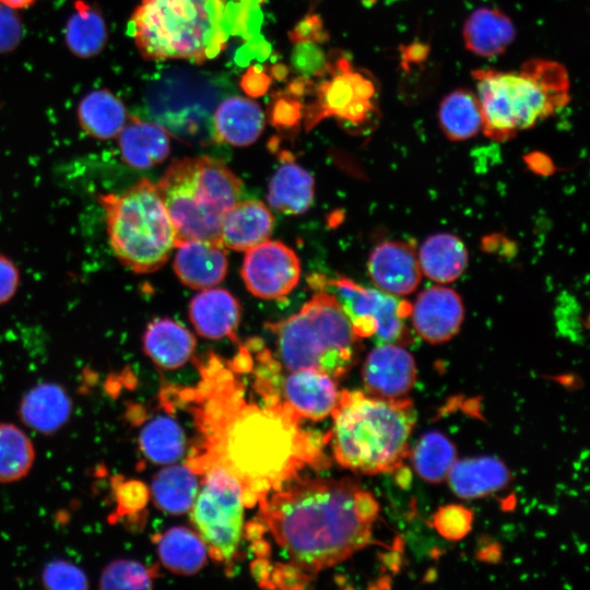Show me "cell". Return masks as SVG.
I'll return each instance as SVG.
<instances>
[{
    "label": "cell",
    "instance_id": "1",
    "mask_svg": "<svg viewBox=\"0 0 590 590\" xmlns=\"http://www.w3.org/2000/svg\"><path fill=\"white\" fill-rule=\"evenodd\" d=\"M197 366V386L162 392L166 408L180 405L193 420L198 437L186 465L197 475L224 469L252 507L306 467L328 465L324 438L303 429L302 417L282 400H248L235 369L213 353Z\"/></svg>",
    "mask_w": 590,
    "mask_h": 590
},
{
    "label": "cell",
    "instance_id": "2",
    "mask_svg": "<svg viewBox=\"0 0 590 590\" xmlns=\"http://www.w3.org/2000/svg\"><path fill=\"white\" fill-rule=\"evenodd\" d=\"M259 517L293 567H332L371 541L379 506L350 479L295 476L259 503Z\"/></svg>",
    "mask_w": 590,
    "mask_h": 590
},
{
    "label": "cell",
    "instance_id": "3",
    "mask_svg": "<svg viewBox=\"0 0 590 590\" xmlns=\"http://www.w3.org/2000/svg\"><path fill=\"white\" fill-rule=\"evenodd\" d=\"M331 415L324 439L338 464L362 474L391 472L402 464L416 422L411 400L342 390Z\"/></svg>",
    "mask_w": 590,
    "mask_h": 590
},
{
    "label": "cell",
    "instance_id": "4",
    "mask_svg": "<svg viewBox=\"0 0 590 590\" xmlns=\"http://www.w3.org/2000/svg\"><path fill=\"white\" fill-rule=\"evenodd\" d=\"M480 102L484 134L506 141L534 127L569 99V78L556 61L534 58L518 71L479 69L472 72Z\"/></svg>",
    "mask_w": 590,
    "mask_h": 590
},
{
    "label": "cell",
    "instance_id": "5",
    "mask_svg": "<svg viewBox=\"0 0 590 590\" xmlns=\"http://www.w3.org/2000/svg\"><path fill=\"white\" fill-rule=\"evenodd\" d=\"M176 233V246L189 240L221 244L225 213L241 196V181L217 158L175 160L155 184Z\"/></svg>",
    "mask_w": 590,
    "mask_h": 590
},
{
    "label": "cell",
    "instance_id": "6",
    "mask_svg": "<svg viewBox=\"0 0 590 590\" xmlns=\"http://www.w3.org/2000/svg\"><path fill=\"white\" fill-rule=\"evenodd\" d=\"M214 1L141 0L128 25L140 55L146 60L197 63L216 56L226 37L219 24L221 4Z\"/></svg>",
    "mask_w": 590,
    "mask_h": 590
},
{
    "label": "cell",
    "instance_id": "7",
    "mask_svg": "<svg viewBox=\"0 0 590 590\" xmlns=\"http://www.w3.org/2000/svg\"><path fill=\"white\" fill-rule=\"evenodd\" d=\"M268 327L287 370L311 369L337 379L356 362L359 338L328 292L317 291L297 314Z\"/></svg>",
    "mask_w": 590,
    "mask_h": 590
},
{
    "label": "cell",
    "instance_id": "8",
    "mask_svg": "<svg viewBox=\"0 0 590 590\" xmlns=\"http://www.w3.org/2000/svg\"><path fill=\"white\" fill-rule=\"evenodd\" d=\"M109 245L134 273H151L176 248V233L156 185L142 178L120 193H101Z\"/></svg>",
    "mask_w": 590,
    "mask_h": 590
},
{
    "label": "cell",
    "instance_id": "9",
    "mask_svg": "<svg viewBox=\"0 0 590 590\" xmlns=\"http://www.w3.org/2000/svg\"><path fill=\"white\" fill-rule=\"evenodd\" d=\"M222 75L191 69H172L154 81L145 95L152 121L188 144L213 141L212 119L229 94Z\"/></svg>",
    "mask_w": 590,
    "mask_h": 590
},
{
    "label": "cell",
    "instance_id": "10",
    "mask_svg": "<svg viewBox=\"0 0 590 590\" xmlns=\"http://www.w3.org/2000/svg\"><path fill=\"white\" fill-rule=\"evenodd\" d=\"M202 475L201 488L191 507V519L210 556L232 570L243 533L241 487L221 468L209 469Z\"/></svg>",
    "mask_w": 590,
    "mask_h": 590
},
{
    "label": "cell",
    "instance_id": "11",
    "mask_svg": "<svg viewBox=\"0 0 590 590\" xmlns=\"http://www.w3.org/2000/svg\"><path fill=\"white\" fill-rule=\"evenodd\" d=\"M309 285L333 295L358 338L374 337L378 344L408 345L413 337L404 323L411 305L378 288H368L346 279L311 275Z\"/></svg>",
    "mask_w": 590,
    "mask_h": 590
},
{
    "label": "cell",
    "instance_id": "12",
    "mask_svg": "<svg viewBox=\"0 0 590 590\" xmlns=\"http://www.w3.org/2000/svg\"><path fill=\"white\" fill-rule=\"evenodd\" d=\"M319 76L315 97L304 114L307 131L330 117L351 126H361L371 118L377 109V91L370 74L353 68L346 57L338 56L327 60Z\"/></svg>",
    "mask_w": 590,
    "mask_h": 590
},
{
    "label": "cell",
    "instance_id": "13",
    "mask_svg": "<svg viewBox=\"0 0 590 590\" xmlns=\"http://www.w3.org/2000/svg\"><path fill=\"white\" fill-rule=\"evenodd\" d=\"M240 272L252 295L262 299H280L298 284L300 262L285 244L264 240L247 250Z\"/></svg>",
    "mask_w": 590,
    "mask_h": 590
},
{
    "label": "cell",
    "instance_id": "14",
    "mask_svg": "<svg viewBox=\"0 0 590 590\" xmlns=\"http://www.w3.org/2000/svg\"><path fill=\"white\" fill-rule=\"evenodd\" d=\"M415 379V361L403 345L377 344L365 358L363 381L371 396L385 399L405 398Z\"/></svg>",
    "mask_w": 590,
    "mask_h": 590
},
{
    "label": "cell",
    "instance_id": "15",
    "mask_svg": "<svg viewBox=\"0 0 590 590\" xmlns=\"http://www.w3.org/2000/svg\"><path fill=\"white\" fill-rule=\"evenodd\" d=\"M290 371L275 381V393L283 403L299 417L320 421L330 415L340 394L335 379L311 369Z\"/></svg>",
    "mask_w": 590,
    "mask_h": 590
},
{
    "label": "cell",
    "instance_id": "16",
    "mask_svg": "<svg viewBox=\"0 0 590 590\" xmlns=\"http://www.w3.org/2000/svg\"><path fill=\"white\" fill-rule=\"evenodd\" d=\"M410 315L416 333L436 344L457 334L463 321L464 308L456 291L436 285L417 295Z\"/></svg>",
    "mask_w": 590,
    "mask_h": 590
},
{
    "label": "cell",
    "instance_id": "17",
    "mask_svg": "<svg viewBox=\"0 0 590 590\" xmlns=\"http://www.w3.org/2000/svg\"><path fill=\"white\" fill-rule=\"evenodd\" d=\"M367 270L376 288L400 297L416 290L421 282L417 253L401 240H388L371 251Z\"/></svg>",
    "mask_w": 590,
    "mask_h": 590
},
{
    "label": "cell",
    "instance_id": "18",
    "mask_svg": "<svg viewBox=\"0 0 590 590\" xmlns=\"http://www.w3.org/2000/svg\"><path fill=\"white\" fill-rule=\"evenodd\" d=\"M176 249L174 270L186 286L193 290H206L224 280L228 262L223 245L189 240L179 244Z\"/></svg>",
    "mask_w": 590,
    "mask_h": 590
},
{
    "label": "cell",
    "instance_id": "19",
    "mask_svg": "<svg viewBox=\"0 0 590 590\" xmlns=\"http://www.w3.org/2000/svg\"><path fill=\"white\" fill-rule=\"evenodd\" d=\"M189 318L203 338L236 340L240 305L234 295L224 288H206L191 299Z\"/></svg>",
    "mask_w": 590,
    "mask_h": 590
},
{
    "label": "cell",
    "instance_id": "20",
    "mask_svg": "<svg viewBox=\"0 0 590 590\" xmlns=\"http://www.w3.org/2000/svg\"><path fill=\"white\" fill-rule=\"evenodd\" d=\"M264 123L258 103L241 96L227 97L219 103L213 114V141L234 146L252 144L262 133Z\"/></svg>",
    "mask_w": 590,
    "mask_h": 590
},
{
    "label": "cell",
    "instance_id": "21",
    "mask_svg": "<svg viewBox=\"0 0 590 590\" xmlns=\"http://www.w3.org/2000/svg\"><path fill=\"white\" fill-rule=\"evenodd\" d=\"M273 224V215L263 202L237 201L222 220L221 243L225 248L247 251L270 237Z\"/></svg>",
    "mask_w": 590,
    "mask_h": 590
},
{
    "label": "cell",
    "instance_id": "22",
    "mask_svg": "<svg viewBox=\"0 0 590 590\" xmlns=\"http://www.w3.org/2000/svg\"><path fill=\"white\" fill-rule=\"evenodd\" d=\"M72 408V400L63 387L55 382H40L24 394L19 415L26 426L49 435L68 423Z\"/></svg>",
    "mask_w": 590,
    "mask_h": 590
},
{
    "label": "cell",
    "instance_id": "23",
    "mask_svg": "<svg viewBox=\"0 0 590 590\" xmlns=\"http://www.w3.org/2000/svg\"><path fill=\"white\" fill-rule=\"evenodd\" d=\"M168 135L164 128L152 120L128 118L117 135L120 155L133 168H151L167 158L170 151Z\"/></svg>",
    "mask_w": 590,
    "mask_h": 590
},
{
    "label": "cell",
    "instance_id": "24",
    "mask_svg": "<svg viewBox=\"0 0 590 590\" xmlns=\"http://www.w3.org/2000/svg\"><path fill=\"white\" fill-rule=\"evenodd\" d=\"M465 48L483 58H495L506 51L516 37L511 19L494 8H479L465 20L462 30Z\"/></svg>",
    "mask_w": 590,
    "mask_h": 590
},
{
    "label": "cell",
    "instance_id": "25",
    "mask_svg": "<svg viewBox=\"0 0 590 590\" xmlns=\"http://www.w3.org/2000/svg\"><path fill=\"white\" fill-rule=\"evenodd\" d=\"M280 160L281 163L269 181L268 202L285 214H303L314 200V178L288 152H282Z\"/></svg>",
    "mask_w": 590,
    "mask_h": 590
},
{
    "label": "cell",
    "instance_id": "26",
    "mask_svg": "<svg viewBox=\"0 0 590 590\" xmlns=\"http://www.w3.org/2000/svg\"><path fill=\"white\" fill-rule=\"evenodd\" d=\"M196 339L179 322L169 318L152 320L143 334V350L161 368L176 369L193 355Z\"/></svg>",
    "mask_w": 590,
    "mask_h": 590
},
{
    "label": "cell",
    "instance_id": "27",
    "mask_svg": "<svg viewBox=\"0 0 590 590\" xmlns=\"http://www.w3.org/2000/svg\"><path fill=\"white\" fill-rule=\"evenodd\" d=\"M416 253L422 274L440 284L457 280L468 266L463 241L450 233L427 237Z\"/></svg>",
    "mask_w": 590,
    "mask_h": 590
},
{
    "label": "cell",
    "instance_id": "28",
    "mask_svg": "<svg viewBox=\"0 0 590 590\" xmlns=\"http://www.w3.org/2000/svg\"><path fill=\"white\" fill-rule=\"evenodd\" d=\"M81 129L97 140L117 137L128 120L123 102L107 88L88 92L76 108Z\"/></svg>",
    "mask_w": 590,
    "mask_h": 590
},
{
    "label": "cell",
    "instance_id": "29",
    "mask_svg": "<svg viewBox=\"0 0 590 590\" xmlns=\"http://www.w3.org/2000/svg\"><path fill=\"white\" fill-rule=\"evenodd\" d=\"M447 476L456 495L462 498H476L504 487L510 474L500 460L483 457L456 461Z\"/></svg>",
    "mask_w": 590,
    "mask_h": 590
},
{
    "label": "cell",
    "instance_id": "30",
    "mask_svg": "<svg viewBox=\"0 0 590 590\" xmlns=\"http://www.w3.org/2000/svg\"><path fill=\"white\" fill-rule=\"evenodd\" d=\"M68 49L75 57L97 56L106 46L108 30L101 11L86 0H75L64 28Z\"/></svg>",
    "mask_w": 590,
    "mask_h": 590
},
{
    "label": "cell",
    "instance_id": "31",
    "mask_svg": "<svg viewBox=\"0 0 590 590\" xmlns=\"http://www.w3.org/2000/svg\"><path fill=\"white\" fill-rule=\"evenodd\" d=\"M158 557L175 574L192 575L205 564L208 548L199 534L184 527H174L156 539Z\"/></svg>",
    "mask_w": 590,
    "mask_h": 590
},
{
    "label": "cell",
    "instance_id": "32",
    "mask_svg": "<svg viewBox=\"0 0 590 590\" xmlns=\"http://www.w3.org/2000/svg\"><path fill=\"white\" fill-rule=\"evenodd\" d=\"M198 489L197 474L185 464L160 470L152 479L150 492L158 509L179 515L191 509Z\"/></svg>",
    "mask_w": 590,
    "mask_h": 590
},
{
    "label": "cell",
    "instance_id": "33",
    "mask_svg": "<svg viewBox=\"0 0 590 590\" xmlns=\"http://www.w3.org/2000/svg\"><path fill=\"white\" fill-rule=\"evenodd\" d=\"M438 121L449 140L463 141L476 135L483 126L476 94L467 88L447 94L439 105Z\"/></svg>",
    "mask_w": 590,
    "mask_h": 590
},
{
    "label": "cell",
    "instance_id": "34",
    "mask_svg": "<svg viewBox=\"0 0 590 590\" xmlns=\"http://www.w3.org/2000/svg\"><path fill=\"white\" fill-rule=\"evenodd\" d=\"M139 447L143 456L153 463H174L186 450L185 433L173 417L157 415L140 430Z\"/></svg>",
    "mask_w": 590,
    "mask_h": 590
},
{
    "label": "cell",
    "instance_id": "35",
    "mask_svg": "<svg viewBox=\"0 0 590 590\" xmlns=\"http://www.w3.org/2000/svg\"><path fill=\"white\" fill-rule=\"evenodd\" d=\"M35 461L30 437L16 425L0 423V483H12L26 476Z\"/></svg>",
    "mask_w": 590,
    "mask_h": 590
},
{
    "label": "cell",
    "instance_id": "36",
    "mask_svg": "<svg viewBox=\"0 0 590 590\" xmlns=\"http://www.w3.org/2000/svg\"><path fill=\"white\" fill-rule=\"evenodd\" d=\"M456 448L438 432L422 436L413 451V464L417 474L427 482L438 483L449 473L456 462Z\"/></svg>",
    "mask_w": 590,
    "mask_h": 590
},
{
    "label": "cell",
    "instance_id": "37",
    "mask_svg": "<svg viewBox=\"0 0 590 590\" xmlns=\"http://www.w3.org/2000/svg\"><path fill=\"white\" fill-rule=\"evenodd\" d=\"M156 573V569L146 567L138 560L119 558L103 568L98 587L104 590L150 589Z\"/></svg>",
    "mask_w": 590,
    "mask_h": 590
},
{
    "label": "cell",
    "instance_id": "38",
    "mask_svg": "<svg viewBox=\"0 0 590 590\" xmlns=\"http://www.w3.org/2000/svg\"><path fill=\"white\" fill-rule=\"evenodd\" d=\"M42 583L51 590H82L90 587L82 568L64 559H54L42 571Z\"/></svg>",
    "mask_w": 590,
    "mask_h": 590
},
{
    "label": "cell",
    "instance_id": "39",
    "mask_svg": "<svg viewBox=\"0 0 590 590\" xmlns=\"http://www.w3.org/2000/svg\"><path fill=\"white\" fill-rule=\"evenodd\" d=\"M116 517L142 510L149 499V489L137 480L118 481L113 484Z\"/></svg>",
    "mask_w": 590,
    "mask_h": 590
},
{
    "label": "cell",
    "instance_id": "40",
    "mask_svg": "<svg viewBox=\"0 0 590 590\" xmlns=\"http://www.w3.org/2000/svg\"><path fill=\"white\" fill-rule=\"evenodd\" d=\"M433 522L444 538L458 540L469 532L472 514L462 506L449 505L435 514Z\"/></svg>",
    "mask_w": 590,
    "mask_h": 590
},
{
    "label": "cell",
    "instance_id": "41",
    "mask_svg": "<svg viewBox=\"0 0 590 590\" xmlns=\"http://www.w3.org/2000/svg\"><path fill=\"white\" fill-rule=\"evenodd\" d=\"M14 11L0 4V54L14 50L23 38V24Z\"/></svg>",
    "mask_w": 590,
    "mask_h": 590
},
{
    "label": "cell",
    "instance_id": "42",
    "mask_svg": "<svg viewBox=\"0 0 590 590\" xmlns=\"http://www.w3.org/2000/svg\"><path fill=\"white\" fill-rule=\"evenodd\" d=\"M303 116L302 102L291 93L274 99L270 111V121L275 127L291 128L298 125Z\"/></svg>",
    "mask_w": 590,
    "mask_h": 590
},
{
    "label": "cell",
    "instance_id": "43",
    "mask_svg": "<svg viewBox=\"0 0 590 590\" xmlns=\"http://www.w3.org/2000/svg\"><path fill=\"white\" fill-rule=\"evenodd\" d=\"M19 283V269L12 260L0 253V305L13 297Z\"/></svg>",
    "mask_w": 590,
    "mask_h": 590
},
{
    "label": "cell",
    "instance_id": "44",
    "mask_svg": "<svg viewBox=\"0 0 590 590\" xmlns=\"http://www.w3.org/2000/svg\"><path fill=\"white\" fill-rule=\"evenodd\" d=\"M324 35L320 19L311 15L303 20L292 32L291 38L294 43L317 42Z\"/></svg>",
    "mask_w": 590,
    "mask_h": 590
},
{
    "label": "cell",
    "instance_id": "45",
    "mask_svg": "<svg viewBox=\"0 0 590 590\" xmlns=\"http://www.w3.org/2000/svg\"><path fill=\"white\" fill-rule=\"evenodd\" d=\"M269 75L258 67H251L241 79L243 90L250 96L257 97L263 95L270 86Z\"/></svg>",
    "mask_w": 590,
    "mask_h": 590
},
{
    "label": "cell",
    "instance_id": "46",
    "mask_svg": "<svg viewBox=\"0 0 590 590\" xmlns=\"http://www.w3.org/2000/svg\"><path fill=\"white\" fill-rule=\"evenodd\" d=\"M37 0H0V4L13 10L26 9L33 5Z\"/></svg>",
    "mask_w": 590,
    "mask_h": 590
}]
</instances>
